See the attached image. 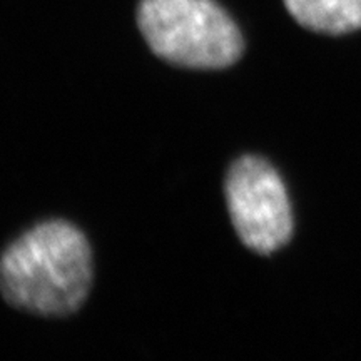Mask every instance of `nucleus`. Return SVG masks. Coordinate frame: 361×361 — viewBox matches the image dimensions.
Here are the masks:
<instances>
[{
  "label": "nucleus",
  "mask_w": 361,
  "mask_h": 361,
  "mask_svg": "<svg viewBox=\"0 0 361 361\" xmlns=\"http://www.w3.org/2000/svg\"><path fill=\"white\" fill-rule=\"evenodd\" d=\"M92 286L87 239L66 221H47L4 252L0 288L12 308L37 316L75 313Z\"/></svg>",
  "instance_id": "f257e3e1"
},
{
  "label": "nucleus",
  "mask_w": 361,
  "mask_h": 361,
  "mask_svg": "<svg viewBox=\"0 0 361 361\" xmlns=\"http://www.w3.org/2000/svg\"><path fill=\"white\" fill-rule=\"evenodd\" d=\"M137 25L157 57L188 69H226L245 47L238 25L214 0H141Z\"/></svg>",
  "instance_id": "f03ea898"
},
{
  "label": "nucleus",
  "mask_w": 361,
  "mask_h": 361,
  "mask_svg": "<svg viewBox=\"0 0 361 361\" xmlns=\"http://www.w3.org/2000/svg\"><path fill=\"white\" fill-rule=\"evenodd\" d=\"M224 192L231 223L246 247L271 255L290 243V197L273 166L255 156L241 157L229 169Z\"/></svg>",
  "instance_id": "7ed1b4c3"
},
{
  "label": "nucleus",
  "mask_w": 361,
  "mask_h": 361,
  "mask_svg": "<svg viewBox=\"0 0 361 361\" xmlns=\"http://www.w3.org/2000/svg\"><path fill=\"white\" fill-rule=\"evenodd\" d=\"M298 24L326 35L361 29V0H284Z\"/></svg>",
  "instance_id": "20e7f679"
}]
</instances>
